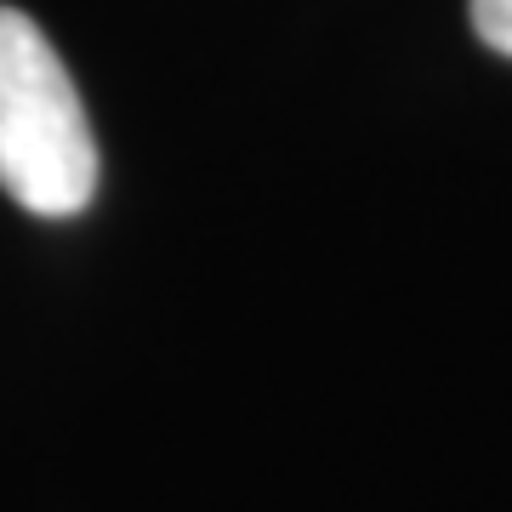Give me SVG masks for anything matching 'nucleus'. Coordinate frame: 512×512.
<instances>
[{
  "instance_id": "f257e3e1",
  "label": "nucleus",
  "mask_w": 512,
  "mask_h": 512,
  "mask_svg": "<svg viewBox=\"0 0 512 512\" xmlns=\"http://www.w3.org/2000/svg\"><path fill=\"white\" fill-rule=\"evenodd\" d=\"M0 188L35 217H80L97 194V137L40 23L0 6Z\"/></svg>"
},
{
  "instance_id": "f03ea898",
  "label": "nucleus",
  "mask_w": 512,
  "mask_h": 512,
  "mask_svg": "<svg viewBox=\"0 0 512 512\" xmlns=\"http://www.w3.org/2000/svg\"><path fill=\"white\" fill-rule=\"evenodd\" d=\"M473 6V29L490 52L512 57V0H467Z\"/></svg>"
}]
</instances>
